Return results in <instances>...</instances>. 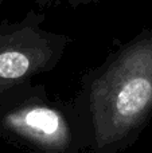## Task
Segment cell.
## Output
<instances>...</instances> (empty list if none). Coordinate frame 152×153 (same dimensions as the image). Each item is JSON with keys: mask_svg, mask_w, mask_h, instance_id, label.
<instances>
[{"mask_svg": "<svg viewBox=\"0 0 152 153\" xmlns=\"http://www.w3.org/2000/svg\"><path fill=\"white\" fill-rule=\"evenodd\" d=\"M72 100L83 152L132 148L152 121V28H143L86 70Z\"/></svg>", "mask_w": 152, "mask_h": 153, "instance_id": "obj_1", "label": "cell"}, {"mask_svg": "<svg viewBox=\"0 0 152 153\" xmlns=\"http://www.w3.org/2000/svg\"><path fill=\"white\" fill-rule=\"evenodd\" d=\"M0 138L28 152L83 153L73 100L50 97L34 82L0 101Z\"/></svg>", "mask_w": 152, "mask_h": 153, "instance_id": "obj_2", "label": "cell"}, {"mask_svg": "<svg viewBox=\"0 0 152 153\" xmlns=\"http://www.w3.org/2000/svg\"><path fill=\"white\" fill-rule=\"evenodd\" d=\"M43 11L30 10L19 20H0V101L16 89L54 71L72 38L43 28Z\"/></svg>", "mask_w": 152, "mask_h": 153, "instance_id": "obj_3", "label": "cell"}, {"mask_svg": "<svg viewBox=\"0 0 152 153\" xmlns=\"http://www.w3.org/2000/svg\"><path fill=\"white\" fill-rule=\"evenodd\" d=\"M105 1V0H34V4L40 11L48 10L53 7H58V5L63 4L70 8H78L82 5H90V4H100V3Z\"/></svg>", "mask_w": 152, "mask_h": 153, "instance_id": "obj_4", "label": "cell"}, {"mask_svg": "<svg viewBox=\"0 0 152 153\" xmlns=\"http://www.w3.org/2000/svg\"><path fill=\"white\" fill-rule=\"evenodd\" d=\"M3 1H4V0H0V5H1V4H3Z\"/></svg>", "mask_w": 152, "mask_h": 153, "instance_id": "obj_5", "label": "cell"}]
</instances>
